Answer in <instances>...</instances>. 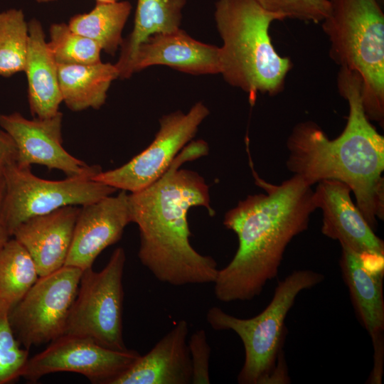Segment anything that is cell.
<instances>
[{
  "label": "cell",
  "mask_w": 384,
  "mask_h": 384,
  "mask_svg": "<svg viewBox=\"0 0 384 384\" xmlns=\"http://www.w3.org/2000/svg\"><path fill=\"white\" fill-rule=\"evenodd\" d=\"M208 153L205 141L190 142L157 181L128 194L131 221L139 230V260L156 279L173 286L213 283L218 274L215 260L198 252L189 241V209L203 206L215 214L209 187L198 173L179 169Z\"/></svg>",
  "instance_id": "1"
},
{
  "label": "cell",
  "mask_w": 384,
  "mask_h": 384,
  "mask_svg": "<svg viewBox=\"0 0 384 384\" xmlns=\"http://www.w3.org/2000/svg\"><path fill=\"white\" fill-rule=\"evenodd\" d=\"M337 87L349 107L343 132L330 139L314 122L297 123L287 140V167L310 186L329 179L346 183L374 230L384 217V139L365 113L359 75L340 68Z\"/></svg>",
  "instance_id": "2"
},
{
  "label": "cell",
  "mask_w": 384,
  "mask_h": 384,
  "mask_svg": "<svg viewBox=\"0 0 384 384\" xmlns=\"http://www.w3.org/2000/svg\"><path fill=\"white\" fill-rule=\"evenodd\" d=\"M253 174L265 193L247 196L224 217V225L238 236V247L213 282L215 296L222 302L259 296L277 275L287 246L308 228L316 209L311 186L299 177L293 175L275 185Z\"/></svg>",
  "instance_id": "3"
},
{
  "label": "cell",
  "mask_w": 384,
  "mask_h": 384,
  "mask_svg": "<svg viewBox=\"0 0 384 384\" xmlns=\"http://www.w3.org/2000/svg\"><path fill=\"white\" fill-rule=\"evenodd\" d=\"M214 18L223 41L220 74L225 82L246 92L252 105L258 93H280L293 64L276 51L269 31L284 17L255 0H218Z\"/></svg>",
  "instance_id": "4"
},
{
  "label": "cell",
  "mask_w": 384,
  "mask_h": 384,
  "mask_svg": "<svg viewBox=\"0 0 384 384\" xmlns=\"http://www.w3.org/2000/svg\"><path fill=\"white\" fill-rule=\"evenodd\" d=\"M321 22L330 43L329 56L357 73L369 120L384 122V13L378 0H328Z\"/></svg>",
  "instance_id": "5"
},
{
  "label": "cell",
  "mask_w": 384,
  "mask_h": 384,
  "mask_svg": "<svg viewBox=\"0 0 384 384\" xmlns=\"http://www.w3.org/2000/svg\"><path fill=\"white\" fill-rule=\"evenodd\" d=\"M324 279L323 274L310 270L292 272L277 284L265 309L252 318H238L218 306L208 309L206 320L213 329L231 330L242 342L245 361L238 375V383H289L282 356L286 317L297 295Z\"/></svg>",
  "instance_id": "6"
},
{
  "label": "cell",
  "mask_w": 384,
  "mask_h": 384,
  "mask_svg": "<svg viewBox=\"0 0 384 384\" xmlns=\"http://www.w3.org/2000/svg\"><path fill=\"white\" fill-rule=\"evenodd\" d=\"M125 252L117 247L100 272H82L65 334L84 336L100 346L127 351L123 338L122 277Z\"/></svg>",
  "instance_id": "7"
},
{
  "label": "cell",
  "mask_w": 384,
  "mask_h": 384,
  "mask_svg": "<svg viewBox=\"0 0 384 384\" xmlns=\"http://www.w3.org/2000/svg\"><path fill=\"white\" fill-rule=\"evenodd\" d=\"M3 214L9 233L27 220L68 206H84L112 195L116 188L91 178L50 181L35 176L16 162L4 171Z\"/></svg>",
  "instance_id": "8"
},
{
  "label": "cell",
  "mask_w": 384,
  "mask_h": 384,
  "mask_svg": "<svg viewBox=\"0 0 384 384\" xmlns=\"http://www.w3.org/2000/svg\"><path fill=\"white\" fill-rule=\"evenodd\" d=\"M83 270L64 265L39 277L9 314L14 334L23 347L51 342L65 331Z\"/></svg>",
  "instance_id": "9"
},
{
  "label": "cell",
  "mask_w": 384,
  "mask_h": 384,
  "mask_svg": "<svg viewBox=\"0 0 384 384\" xmlns=\"http://www.w3.org/2000/svg\"><path fill=\"white\" fill-rule=\"evenodd\" d=\"M208 114V107L198 102L187 113L176 111L163 116L154 139L144 151L122 166L91 178L130 193L146 188L166 171Z\"/></svg>",
  "instance_id": "10"
},
{
  "label": "cell",
  "mask_w": 384,
  "mask_h": 384,
  "mask_svg": "<svg viewBox=\"0 0 384 384\" xmlns=\"http://www.w3.org/2000/svg\"><path fill=\"white\" fill-rule=\"evenodd\" d=\"M140 356L134 350L115 351L87 337L64 334L28 358L22 378L34 383L47 374L73 372L94 384H112Z\"/></svg>",
  "instance_id": "11"
},
{
  "label": "cell",
  "mask_w": 384,
  "mask_h": 384,
  "mask_svg": "<svg viewBox=\"0 0 384 384\" xmlns=\"http://www.w3.org/2000/svg\"><path fill=\"white\" fill-rule=\"evenodd\" d=\"M63 114L28 119L19 112L0 113V127L14 141L16 163L23 166L39 164L63 171L68 178H92L102 171L99 165H88L63 147Z\"/></svg>",
  "instance_id": "12"
},
{
  "label": "cell",
  "mask_w": 384,
  "mask_h": 384,
  "mask_svg": "<svg viewBox=\"0 0 384 384\" xmlns=\"http://www.w3.org/2000/svg\"><path fill=\"white\" fill-rule=\"evenodd\" d=\"M341 247L342 276L358 317L373 346V368L367 381L380 384L384 362V259L364 256Z\"/></svg>",
  "instance_id": "13"
},
{
  "label": "cell",
  "mask_w": 384,
  "mask_h": 384,
  "mask_svg": "<svg viewBox=\"0 0 384 384\" xmlns=\"http://www.w3.org/2000/svg\"><path fill=\"white\" fill-rule=\"evenodd\" d=\"M131 221L128 193L122 191L82 206L65 265L85 270L107 247L118 242Z\"/></svg>",
  "instance_id": "14"
},
{
  "label": "cell",
  "mask_w": 384,
  "mask_h": 384,
  "mask_svg": "<svg viewBox=\"0 0 384 384\" xmlns=\"http://www.w3.org/2000/svg\"><path fill=\"white\" fill-rule=\"evenodd\" d=\"M343 182L324 180L314 191L316 208L322 211L321 232L364 256L384 259V243L374 233L351 198Z\"/></svg>",
  "instance_id": "15"
},
{
  "label": "cell",
  "mask_w": 384,
  "mask_h": 384,
  "mask_svg": "<svg viewBox=\"0 0 384 384\" xmlns=\"http://www.w3.org/2000/svg\"><path fill=\"white\" fill-rule=\"evenodd\" d=\"M154 65L193 75L220 74V47L197 41L181 28L155 34L139 45L122 78Z\"/></svg>",
  "instance_id": "16"
},
{
  "label": "cell",
  "mask_w": 384,
  "mask_h": 384,
  "mask_svg": "<svg viewBox=\"0 0 384 384\" xmlns=\"http://www.w3.org/2000/svg\"><path fill=\"white\" fill-rule=\"evenodd\" d=\"M80 208L68 206L33 217L18 225L13 236L33 259L39 277L65 265Z\"/></svg>",
  "instance_id": "17"
},
{
  "label": "cell",
  "mask_w": 384,
  "mask_h": 384,
  "mask_svg": "<svg viewBox=\"0 0 384 384\" xmlns=\"http://www.w3.org/2000/svg\"><path fill=\"white\" fill-rule=\"evenodd\" d=\"M188 324L181 320L112 384L191 383Z\"/></svg>",
  "instance_id": "18"
},
{
  "label": "cell",
  "mask_w": 384,
  "mask_h": 384,
  "mask_svg": "<svg viewBox=\"0 0 384 384\" xmlns=\"http://www.w3.org/2000/svg\"><path fill=\"white\" fill-rule=\"evenodd\" d=\"M28 46L24 72L28 80V102L35 118H47L58 113L63 102L58 64L46 41L41 23H28Z\"/></svg>",
  "instance_id": "19"
},
{
  "label": "cell",
  "mask_w": 384,
  "mask_h": 384,
  "mask_svg": "<svg viewBox=\"0 0 384 384\" xmlns=\"http://www.w3.org/2000/svg\"><path fill=\"white\" fill-rule=\"evenodd\" d=\"M60 90L63 102L75 112L99 109L105 102L113 80L119 78L114 64H58Z\"/></svg>",
  "instance_id": "20"
},
{
  "label": "cell",
  "mask_w": 384,
  "mask_h": 384,
  "mask_svg": "<svg viewBox=\"0 0 384 384\" xmlns=\"http://www.w3.org/2000/svg\"><path fill=\"white\" fill-rule=\"evenodd\" d=\"M186 0H138L132 33L123 39L118 61L119 78L123 74L139 45L149 37L180 28Z\"/></svg>",
  "instance_id": "21"
},
{
  "label": "cell",
  "mask_w": 384,
  "mask_h": 384,
  "mask_svg": "<svg viewBox=\"0 0 384 384\" xmlns=\"http://www.w3.org/2000/svg\"><path fill=\"white\" fill-rule=\"evenodd\" d=\"M131 10L129 1L97 3L91 11L72 17L68 25L74 32L90 38L102 50L114 55L122 43V32Z\"/></svg>",
  "instance_id": "22"
},
{
  "label": "cell",
  "mask_w": 384,
  "mask_h": 384,
  "mask_svg": "<svg viewBox=\"0 0 384 384\" xmlns=\"http://www.w3.org/2000/svg\"><path fill=\"white\" fill-rule=\"evenodd\" d=\"M39 277L25 247L14 238L0 250V314H9Z\"/></svg>",
  "instance_id": "23"
},
{
  "label": "cell",
  "mask_w": 384,
  "mask_h": 384,
  "mask_svg": "<svg viewBox=\"0 0 384 384\" xmlns=\"http://www.w3.org/2000/svg\"><path fill=\"white\" fill-rule=\"evenodd\" d=\"M28 25L21 9L0 12V76L24 70L28 46Z\"/></svg>",
  "instance_id": "24"
},
{
  "label": "cell",
  "mask_w": 384,
  "mask_h": 384,
  "mask_svg": "<svg viewBox=\"0 0 384 384\" xmlns=\"http://www.w3.org/2000/svg\"><path fill=\"white\" fill-rule=\"evenodd\" d=\"M50 36L48 45L57 64L88 65L101 62L100 46L74 32L68 24H53Z\"/></svg>",
  "instance_id": "25"
},
{
  "label": "cell",
  "mask_w": 384,
  "mask_h": 384,
  "mask_svg": "<svg viewBox=\"0 0 384 384\" xmlns=\"http://www.w3.org/2000/svg\"><path fill=\"white\" fill-rule=\"evenodd\" d=\"M28 355V350L14 334L9 314H0V384H9L22 377Z\"/></svg>",
  "instance_id": "26"
},
{
  "label": "cell",
  "mask_w": 384,
  "mask_h": 384,
  "mask_svg": "<svg viewBox=\"0 0 384 384\" xmlns=\"http://www.w3.org/2000/svg\"><path fill=\"white\" fill-rule=\"evenodd\" d=\"M271 13L306 23H321L329 9L328 0H255Z\"/></svg>",
  "instance_id": "27"
},
{
  "label": "cell",
  "mask_w": 384,
  "mask_h": 384,
  "mask_svg": "<svg viewBox=\"0 0 384 384\" xmlns=\"http://www.w3.org/2000/svg\"><path fill=\"white\" fill-rule=\"evenodd\" d=\"M188 346L191 363V383H210V347L207 341L206 331L203 329L195 331L191 336Z\"/></svg>",
  "instance_id": "28"
},
{
  "label": "cell",
  "mask_w": 384,
  "mask_h": 384,
  "mask_svg": "<svg viewBox=\"0 0 384 384\" xmlns=\"http://www.w3.org/2000/svg\"><path fill=\"white\" fill-rule=\"evenodd\" d=\"M18 150L11 136L3 129H0V178L3 177L5 169L16 162Z\"/></svg>",
  "instance_id": "29"
},
{
  "label": "cell",
  "mask_w": 384,
  "mask_h": 384,
  "mask_svg": "<svg viewBox=\"0 0 384 384\" xmlns=\"http://www.w3.org/2000/svg\"><path fill=\"white\" fill-rule=\"evenodd\" d=\"M5 192V183L4 177L0 178V250L11 238V235L5 221L2 206Z\"/></svg>",
  "instance_id": "30"
},
{
  "label": "cell",
  "mask_w": 384,
  "mask_h": 384,
  "mask_svg": "<svg viewBox=\"0 0 384 384\" xmlns=\"http://www.w3.org/2000/svg\"><path fill=\"white\" fill-rule=\"evenodd\" d=\"M97 3H112L119 1V0H96Z\"/></svg>",
  "instance_id": "31"
},
{
  "label": "cell",
  "mask_w": 384,
  "mask_h": 384,
  "mask_svg": "<svg viewBox=\"0 0 384 384\" xmlns=\"http://www.w3.org/2000/svg\"><path fill=\"white\" fill-rule=\"evenodd\" d=\"M53 1H55V0H37V1L39 3H46V2H50Z\"/></svg>",
  "instance_id": "32"
},
{
  "label": "cell",
  "mask_w": 384,
  "mask_h": 384,
  "mask_svg": "<svg viewBox=\"0 0 384 384\" xmlns=\"http://www.w3.org/2000/svg\"><path fill=\"white\" fill-rule=\"evenodd\" d=\"M379 1V3L383 6V2H384V0H378Z\"/></svg>",
  "instance_id": "33"
}]
</instances>
